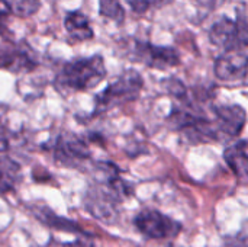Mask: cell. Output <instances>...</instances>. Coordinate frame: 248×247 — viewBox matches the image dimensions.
<instances>
[{
	"mask_svg": "<svg viewBox=\"0 0 248 247\" xmlns=\"http://www.w3.org/2000/svg\"><path fill=\"white\" fill-rule=\"evenodd\" d=\"M106 76V67L102 55L76 58L65 63L57 74L55 83L67 92H84L96 87Z\"/></svg>",
	"mask_w": 248,
	"mask_h": 247,
	"instance_id": "1",
	"label": "cell"
},
{
	"mask_svg": "<svg viewBox=\"0 0 248 247\" xmlns=\"http://www.w3.org/2000/svg\"><path fill=\"white\" fill-rule=\"evenodd\" d=\"M144 86V80L135 70H126L116 77L103 92L96 96L94 115L103 114L115 106L135 100Z\"/></svg>",
	"mask_w": 248,
	"mask_h": 247,
	"instance_id": "2",
	"label": "cell"
},
{
	"mask_svg": "<svg viewBox=\"0 0 248 247\" xmlns=\"http://www.w3.org/2000/svg\"><path fill=\"white\" fill-rule=\"evenodd\" d=\"M134 224L142 236L153 240L173 239L182 231L180 223L155 210L141 211L135 217Z\"/></svg>",
	"mask_w": 248,
	"mask_h": 247,
	"instance_id": "3",
	"label": "cell"
},
{
	"mask_svg": "<svg viewBox=\"0 0 248 247\" xmlns=\"http://www.w3.org/2000/svg\"><path fill=\"white\" fill-rule=\"evenodd\" d=\"M209 38L212 44L225 51L244 49L248 45V23L241 19L232 20L230 17H221L212 25Z\"/></svg>",
	"mask_w": 248,
	"mask_h": 247,
	"instance_id": "4",
	"label": "cell"
},
{
	"mask_svg": "<svg viewBox=\"0 0 248 247\" xmlns=\"http://www.w3.org/2000/svg\"><path fill=\"white\" fill-rule=\"evenodd\" d=\"M57 163L68 167H80L90 160V150L87 144L73 132H62L58 135L54 147Z\"/></svg>",
	"mask_w": 248,
	"mask_h": 247,
	"instance_id": "5",
	"label": "cell"
},
{
	"mask_svg": "<svg viewBox=\"0 0 248 247\" xmlns=\"http://www.w3.org/2000/svg\"><path fill=\"white\" fill-rule=\"evenodd\" d=\"M247 114L240 105H222L214 108V127L217 130L218 140L228 137H238L246 125Z\"/></svg>",
	"mask_w": 248,
	"mask_h": 247,
	"instance_id": "6",
	"label": "cell"
},
{
	"mask_svg": "<svg viewBox=\"0 0 248 247\" xmlns=\"http://www.w3.org/2000/svg\"><path fill=\"white\" fill-rule=\"evenodd\" d=\"M137 61L144 63L148 67L166 70L180 63V54L171 47H157L150 42H135L134 47Z\"/></svg>",
	"mask_w": 248,
	"mask_h": 247,
	"instance_id": "7",
	"label": "cell"
},
{
	"mask_svg": "<svg viewBox=\"0 0 248 247\" xmlns=\"http://www.w3.org/2000/svg\"><path fill=\"white\" fill-rule=\"evenodd\" d=\"M38 64L31 47L26 44H12L9 41L0 42V68L12 71H29Z\"/></svg>",
	"mask_w": 248,
	"mask_h": 247,
	"instance_id": "8",
	"label": "cell"
},
{
	"mask_svg": "<svg viewBox=\"0 0 248 247\" xmlns=\"http://www.w3.org/2000/svg\"><path fill=\"white\" fill-rule=\"evenodd\" d=\"M248 67V55L243 49H228L215 61V76L222 82H243Z\"/></svg>",
	"mask_w": 248,
	"mask_h": 247,
	"instance_id": "9",
	"label": "cell"
},
{
	"mask_svg": "<svg viewBox=\"0 0 248 247\" xmlns=\"http://www.w3.org/2000/svg\"><path fill=\"white\" fill-rule=\"evenodd\" d=\"M224 159L241 183H248V141H240L228 147Z\"/></svg>",
	"mask_w": 248,
	"mask_h": 247,
	"instance_id": "10",
	"label": "cell"
},
{
	"mask_svg": "<svg viewBox=\"0 0 248 247\" xmlns=\"http://www.w3.org/2000/svg\"><path fill=\"white\" fill-rule=\"evenodd\" d=\"M64 26L70 38L76 41H89L94 36V31L90 26L89 17L80 10L68 12L64 19Z\"/></svg>",
	"mask_w": 248,
	"mask_h": 247,
	"instance_id": "11",
	"label": "cell"
},
{
	"mask_svg": "<svg viewBox=\"0 0 248 247\" xmlns=\"http://www.w3.org/2000/svg\"><path fill=\"white\" fill-rule=\"evenodd\" d=\"M20 181V166L6 157L0 156V195L15 191Z\"/></svg>",
	"mask_w": 248,
	"mask_h": 247,
	"instance_id": "12",
	"label": "cell"
},
{
	"mask_svg": "<svg viewBox=\"0 0 248 247\" xmlns=\"http://www.w3.org/2000/svg\"><path fill=\"white\" fill-rule=\"evenodd\" d=\"M0 1L7 7V10L12 15L17 17H31L41 7L39 0H0Z\"/></svg>",
	"mask_w": 248,
	"mask_h": 247,
	"instance_id": "13",
	"label": "cell"
},
{
	"mask_svg": "<svg viewBox=\"0 0 248 247\" xmlns=\"http://www.w3.org/2000/svg\"><path fill=\"white\" fill-rule=\"evenodd\" d=\"M99 12L116 23H122L125 19V10L119 0H99Z\"/></svg>",
	"mask_w": 248,
	"mask_h": 247,
	"instance_id": "14",
	"label": "cell"
},
{
	"mask_svg": "<svg viewBox=\"0 0 248 247\" xmlns=\"http://www.w3.org/2000/svg\"><path fill=\"white\" fill-rule=\"evenodd\" d=\"M44 217H45L44 223H46L51 227H55L57 230H70V231H74V233H83V230L77 224H74L73 221L64 220L61 217H57L52 213H49L48 210L44 211Z\"/></svg>",
	"mask_w": 248,
	"mask_h": 247,
	"instance_id": "15",
	"label": "cell"
},
{
	"mask_svg": "<svg viewBox=\"0 0 248 247\" xmlns=\"http://www.w3.org/2000/svg\"><path fill=\"white\" fill-rule=\"evenodd\" d=\"M128 6L135 12V13H145L153 9H160L173 0H125Z\"/></svg>",
	"mask_w": 248,
	"mask_h": 247,
	"instance_id": "16",
	"label": "cell"
},
{
	"mask_svg": "<svg viewBox=\"0 0 248 247\" xmlns=\"http://www.w3.org/2000/svg\"><path fill=\"white\" fill-rule=\"evenodd\" d=\"M7 146V137H6V127L3 124L1 115H0V151L4 150Z\"/></svg>",
	"mask_w": 248,
	"mask_h": 247,
	"instance_id": "17",
	"label": "cell"
},
{
	"mask_svg": "<svg viewBox=\"0 0 248 247\" xmlns=\"http://www.w3.org/2000/svg\"><path fill=\"white\" fill-rule=\"evenodd\" d=\"M243 82H246V84H248V67H247V73H246V77H244V80Z\"/></svg>",
	"mask_w": 248,
	"mask_h": 247,
	"instance_id": "18",
	"label": "cell"
},
{
	"mask_svg": "<svg viewBox=\"0 0 248 247\" xmlns=\"http://www.w3.org/2000/svg\"><path fill=\"white\" fill-rule=\"evenodd\" d=\"M90 247H94V245H92V246H90Z\"/></svg>",
	"mask_w": 248,
	"mask_h": 247,
	"instance_id": "19",
	"label": "cell"
},
{
	"mask_svg": "<svg viewBox=\"0 0 248 247\" xmlns=\"http://www.w3.org/2000/svg\"><path fill=\"white\" fill-rule=\"evenodd\" d=\"M169 247H174V246H169Z\"/></svg>",
	"mask_w": 248,
	"mask_h": 247,
	"instance_id": "20",
	"label": "cell"
}]
</instances>
